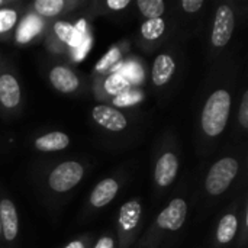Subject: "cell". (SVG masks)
I'll return each mask as SVG.
<instances>
[{
	"label": "cell",
	"mask_w": 248,
	"mask_h": 248,
	"mask_svg": "<svg viewBox=\"0 0 248 248\" xmlns=\"http://www.w3.org/2000/svg\"><path fill=\"white\" fill-rule=\"evenodd\" d=\"M231 109V97L227 90H217L209 96L202 112V129L208 137L224 132Z\"/></svg>",
	"instance_id": "cell-1"
},
{
	"label": "cell",
	"mask_w": 248,
	"mask_h": 248,
	"mask_svg": "<svg viewBox=\"0 0 248 248\" xmlns=\"http://www.w3.org/2000/svg\"><path fill=\"white\" fill-rule=\"evenodd\" d=\"M237 173H238V161L235 158L225 157L219 160L211 167L208 173L205 182L206 190L214 196L222 195L230 187L232 180L237 177Z\"/></svg>",
	"instance_id": "cell-2"
},
{
	"label": "cell",
	"mask_w": 248,
	"mask_h": 248,
	"mask_svg": "<svg viewBox=\"0 0 248 248\" xmlns=\"http://www.w3.org/2000/svg\"><path fill=\"white\" fill-rule=\"evenodd\" d=\"M83 166L76 161H65L58 164L49 174L48 183L54 192L64 193L71 190L83 179Z\"/></svg>",
	"instance_id": "cell-3"
},
{
	"label": "cell",
	"mask_w": 248,
	"mask_h": 248,
	"mask_svg": "<svg viewBox=\"0 0 248 248\" xmlns=\"http://www.w3.org/2000/svg\"><path fill=\"white\" fill-rule=\"evenodd\" d=\"M234 31V12L230 6H219L214 20L212 29V44L215 46H225Z\"/></svg>",
	"instance_id": "cell-4"
},
{
	"label": "cell",
	"mask_w": 248,
	"mask_h": 248,
	"mask_svg": "<svg viewBox=\"0 0 248 248\" xmlns=\"http://www.w3.org/2000/svg\"><path fill=\"white\" fill-rule=\"evenodd\" d=\"M186 215H187V205L183 199L177 198V199H173L169 203V206L158 215L157 224L163 230L177 231L185 224Z\"/></svg>",
	"instance_id": "cell-5"
},
{
	"label": "cell",
	"mask_w": 248,
	"mask_h": 248,
	"mask_svg": "<svg viewBox=\"0 0 248 248\" xmlns=\"http://www.w3.org/2000/svg\"><path fill=\"white\" fill-rule=\"evenodd\" d=\"M92 115H93V119L97 125H100L109 131L119 132V131L126 128L125 116L115 108H110L106 105H99L93 109Z\"/></svg>",
	"instance_id": "cell-6"
},
{
	"label": "cell",
	"mask_w": 248,
	"mask_h": 248,
	"mask_svg": "<svg viewBox=\"0 0 248 248\" xmlns=\"http://www.w3.org/2000/svg\"><path fill=\"white\" fill-rule=\"evenodd\" d=\"M0 225H1V234L7 241H13L19 231V221H17V212L12 201L3 199L0 202Z\"/></svg>",
	"instance_id": "cell-7"
},
{
	"label": "cell",
	"mask_w": 248,
	"mask_h": 248,
	"mask_svg": "<svg viewBox=\"0 0 248 248\" xmlns=\"http://www.w3.org/2000/svg\"><path fill=\"white\" fill-rule=\"evenodd\" d=\"M177 171H179V160L176 154L166 153L157 161L155 182L158 183V186H169L176 179Z\"/></svg>",
	"instance_id": "cell-8"
},
{
	"label": "cell",
	"mask_w": 248,
	"mask_h": 248,
	"mask_svg": "<svg viewBox=\"0 0 248 248\" xmlns=\"http://www.w3.org/2000/svg\"><path fill=\"white\" fill-rule=\"evenodd\" d=\"M49 80L52 86L61 93H73L78 87L77 76L67 67H54L49 73Z\"/></svg>",
	"instance_id": "cell-9"
},
{
	"label": "cell",
	"mask_w": 248,
	"mask_h": 248,
	"mask_svg": "<svg viewBox=\"0 0 248 248\" xmlns=\"http://www.w3.org/2000/svg\"><path fill=\"white\" fill-rule=\"evenodd\" d=\"M20 102V87L12 74L0 76V103L4 108H15Z\"/></svg>",
	"instance_id": "cell-10"
},
{
	"label": "cell",
	"mask_w": 248,
	"mask_h": 248,
	"mask_svg": "<svg viewBox=\"0 0 248 248\" xmlns=\"http://www.w3.org/2000/svg\"><path fill=\"white\" fill-rule=\"evenodd\" d=\"M119 190V185L113 179H105L93 189L90 195V202L94 208H103L113 201Z\"/></svg>",
	"instance_id": "cell-11"
},
{
	"label": "cell",
	"mask_w": 248,
	"mask_h": 248,
	"mask_svg": "<svg viewBox=\"0 0 248 248\" xmlns=\"http://www.w3.org/2000/svg\"><path fill=\"white\" fill-rule=\"evenodd\" d=\"M174 70H176V62L170 55H167V54L158 55L154 61V65H153V81H154V84L155 86H164L173 77Z\"/></svg>",
	"instance_id": "cell-12"
},
{
	"label": "cell",
	"mask_w": 248,
	"mask_h": 248,
	"mask_svg": "<svg viewBox=\"0 0 248 248\" xmlns=\"http://www.w3.org/2000/svg\"><path fill=\"white\" fill-rule=\"evenodd\" d=\"M68 144H70V138L64 132H49L46 135L39 137L35 141V147L39 151H44V153L61 151V150L67 148Z\"/></svg>",
	"instance_id": "cell-13"
},
{
	"label": "cell",
	"mask_w": 248,
	"mask_h": 248,
	"mask_svg": "<svg viewBox=\"0 0 248 248\" xmlns=\"http://www.w3.org/2000/svg\"><path fill=\"white\" fill-rule=\"evenodd\" d=\"M141 217V205L135 201L126 202L122 208H121V214H119V224L122 227L124 231H131L138 225Z\"/></svg>",
	"instance_id": "cell-14"
},
{
	"label": "cell",
	"mask_w": 248,
	"mask_h": 248,
	"mask_svg": "<svg viewBox=\"0 0 248 248\" xmlns=\"http://www.w3.org/2000/svg\"><path fill=\"white\" fill-rule=\"evenodd\" d=\"M238 230V219L235 215L228 214L225 215L219 225H218V231H217V240L219 244H228L234 240L235 234Z\"/></svg>",
	"instance_id": "cell-15"
},
{
	"label": "cell",
	"mask_w": 248,
	"mask_h": 248,
	"mask_svg": "<svg viewBox=\"0 0 248 248\" xmlns=\"http://www.w3.org/2000/svg\"><path fill=\"white\" fill-rule=\"evenodd\" d=\"M42 22L38 20L36 17L33 16H29L28 19L23 20V23L20 25L19 31H17V42L20 44H25L28 42L29 39H32L39 31H41V25Z\"/></svg>",
	"instance_id": "cell-16"
},
{
	"label": "cell",
	"mask_w": 248,
	"mask_h": 248,
	"mask_svg": "<svg viewBox=\"0 0 248 248\" xmlns=\"http://www.w3.org/2000/svg\"><path fill=\"white\" fill-rule=\"evenodd\" d=\"M54 31H55L57 36L62 42H65L67 45H70V46H76L77 45L78 33H77V29L73 25H70L67 22H57L54 25Z\"/></svg>",
	"instance_id": "cell-17"
},
{
	"label": "cell",
	"mask_w": 248,
	"mask_h": 248,
	"mask_svg": "<svg viewBox=\"0 0 248 248\" xmlns=\"http://www.w3.org/2000/svg\"><path fill=\"white\" fill-rule=\"evenodd\" d=\"M138 7L141 10V13L150 20V19H157L161 17V15L164 13V1L163 0H140Z\"/></svg>",
	"instance_id": "cell-18"
},
{
	"label": "cell",
	"mask_w": 248,
	"mask_h": 248,
	"mask_svg": "<svg viewBox=\"0 0 248 248\" xmlns=\"http://www.w3.org/2000/svg\"><path fill=\"white\" fill-rule=\"evenodd\" d=\"M164 29H166V22L161 17H157V19L147 20L141 28V33H142V36L145 39L154 41V39H157V38H160L163 35Z\"/></svg>",
	"instance_id": "cell-19"
},
{
	"label": "cell",
	"mask_w": 248,
	"mask_h": 248,
	"mask_svg": "<svg viewBox=\"0 0 248 248\" xmlns=\"http://www.w3.org/2000/svg\"><path fill=\"white\" fill-rule=\"evenodd\" d=\"M129 87V81L126 80V77H124L122 74H112L106 78L105 81V89L109 94L118 96L121 93H124L126 89Z\"/></svg>",
	"instance_id": "cell-20"
},
{
	"label": "cell",
	"mask_w": 248,
	"mask_h": 248,
	"mask_svg": "<svg viewBox=\"0 0 248 248\" xmlns=\"http://www.w3.org/2000/svg\"><path fill=\"white\" fill-rule=\"evenodd\" d=\"M64 9L62 0H36L35 10L42 16H55Z\"/></svg>",
	"instance_id": "cell-21"
},
{
	"label": "cell",
	"mask_w": 248,
	"mask_h": 248,
	"mask_svg": "<svg viewBox=\"0 0 248 248\" xmlns=\"http://www.w3.org/2000/svg\"><path fill=\"white\" fill-rule=\"evenodd\" d=\"M142 100V94L140 92H124L118 96H115L113 103L116 106H131V105H137Z\"/></svg>",
	"instance_id": "cell-22"
},
{
	"label": "cell",
	"mask_w": 248,
	"mask_h": 248,
	"mask_svg": "<svg viewBox=\"0 0 248 248\" xmlns=\"http://www.w3.org/2000/svg\"><path fill=\"white\" fill-rule=\"evenodd\" d=\"M17 15L12 9H3L0 10V32H7L10 31L15 23H16Z\"/></svg>",
	"instance_id": "cell-23"
},
{
	"label": "cell",
	"mask_w": 248,
	"mask_h": 248,
	"mask_svg": "<svg viewBox=\"0 0 248 248\" xmlns=\"http://www.w3.org/2000/svg\"><path fill=\"white\" fill-rule=\"evenodd\" d=\"M240 124L243 125V128H248V92L243 96L240 108Z\"/></svg>",
	"instance_id": "cell-24"
},
{
	"label": "cell",
	"mask_w": 248,
	"mask_h": 248,
	"mask_svg": "<svg viewBox=\"0 0 248 248\" xmlns=\"http://www.w3.org/2000/svg\"><path fill=\"white\" fill-rule=\"evenodd\" d=\"M202 6H203V0H183L182 1V7L189 13L198 12Z\"/></svg>",
	"instance_id": "cell-25"
},
{
	"label": "cell",
	"mask_w": 248,
	"mask_h": 248,
	"mask_svg": "<svg viewBox=\"0 0 248 248\" xmlns=\"http://www.w3.org/2000/svg\"><path fill=\"white\" fill-rule=\"evenodd\" d=\"M106 4L112 10H121V9H125L126 6H129V0H108Z\"/></svg>",
	"instance_id": "cell-26"
},
{
	"label": "cell",
	"mask_w": 248,
	"mask_h": 248,
	"mask_svg": "<svg viewBox=\"0 0 248 248\" xmlns=\"http://www.w3.org/2000/svg\"><path fill=\"white\" fill-rule=\"evenodd\" d=\"M94 248H113V240L109 237H102L97 244L94 246Z\"/></svg>",
	"instance_id": "cell-27"
},
{
	"label": "cell",
	"mask_w": 248,
	"mask_h": 248,
	"mask_svg": "<svg viewBox=\"0 0 248 248\" xmlns=\"http://www.w3.org/2000/svg\"><path fill=\"white\" fill-rule=\"evenodd\" d=\"M67 248H83V246H81L80 243H71Z\"/></svg>",
	"instance_id": "cell-28"
},
{
	"label": "cell",
	"mask_w": 248,
	"mask_h": 248,
	"mask_svg": "<svg viewBox=\"0 0 248 248\" xmlns=\"http://www.w3.org/2000/svg\"><path fill=\"white\" fill-rule=\"evenodd\" d=\"M0 234H1V225H0Z\"/></svg>",
	"instance_id": "cell-29"
},
{
	"label": "cell",
	"mask_w": 248,
	"mask_h": 248,
	"mask_svg": "<svg viewBox=\"0 0 248 248\" xmlns=\"http://www.w3.org/2000/svg\"><path fill=\"white\" fill-rule=\"evenodd\" d=\"M1 3H3V1H1V0H0V4H1Z\"/></svg>",
	"instance_id": "cell-30"
}]
</instances>
